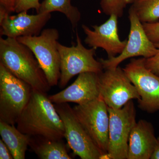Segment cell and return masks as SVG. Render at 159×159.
<instances>
[{
  "label": "cell",
  "instance_id": "obj_1",
  "mask_svg": "<svg viewBox=\"0 0 159 159\" xmlns=\"http://www.w3.org/2000/svg\"><path fill=\"white\" fill-rule=\"evenodd\" d=\"M53 103L46 93L32 89L16 122L18 129L29 136L52 139L64 138V125Z\"/></svg>",
  "mask_w": 159,
  "mask_h": 159
},
{
  "label": "cell",
  "instance_id": "obj_2",
  "mask_svg": "<svg viewBox=\"0 0 159 159\" xmlns=\"http://www.w3.org/2000/svg\"><path fill=\"white\" fill-rule=\"evenodd\" d=\"M0 63L33 89L47 93L51 89L45 74L32 51L16 39H4L1 36Z\"/></svg>",
  "mask_w": 159,
  "mask_h": 159
},
{
  "label": "cell",
  "instance_id": "obj_3",
  "mask_svg": "<svg viewBox=\"0 0 159 159\" xmlns=\"http://www.w3.org/2000/svg\"><path fill=\"white\" fill-rule=\"evenodd\" d=\"M59 33L55 29H44L36 36H22L16 39L32 51L50 86L57 85L61 76V59L58 49Z\"/></svg>",
  "mask_w": 159,
  "mask_h": 159
},
{
  "label": "cell",
  "instance_id": "obj_4",
  "mask_svg": "<svg viewBox=\"0 0 159 159\" xmlns=\"http://www.w3.org/2000/svg\"><path fill=\"white\" fill-rule=\"evenodd\" d=\"M31 86L0 63V121L16 125L31 96Z\"/></svg>",
  "mask_w": 159,
  "mask_h": 159
},
{
  "label": "cell",
  "instance_id": "obj_5",
  "mask_svg": "<svg viewBox=\"0 0 159 159\" xmlns=\"http://www.w3.org/2000/svg\"><path fill=\"white\" fill-rule=\"evenodd\" d=\"M73 109L83 128L106 159L109 142V114L108 107L100 97L93 101L77 104Z\"/></svg>",
  "mask_w": 159,
  "mask_h": 159
},
{
  "label": "cell",
  "instance_id": "obj_6",
  "mask_svg": "<svg viewBox=\"0 0 159 159\" xmlns=\"http://www.w3.org/2000/svg\"><path fill=\"white\" fill-rule=\"evenodd\" d=\"M61 59V76L58 84L63 88L74 76L86 72L99 73L103 70L102 64L95 59L97 49H87L82 44L77 33V44L67 47L58 43Z\"/></svg>",
  "mask_w": 159,
  "mask_h": 159
},
{
  "label": "cell",
  "instance_id": "obj_7",
  "mask_svg": "<svg viewBox=\"0 0 159 159\" xmlns=\"http://www.w3.org/2000/svg\"><path fill=\"white\" fill-rule=\"evenodd\" d=\"M109 142L106 159H128L129 140L135 125L136 111L133 100L122 108L108 107Z\"/></svg>",
  "mask_w": 159,
  "mask_h": 159
},
{
  "label": "cell",
  "instance_id": "obj_8",
  "mask_svg": "<svg viewBox=\"0 0 159 159\" xmlns=\"http://www.w3.org/2000/svg\"><path fill=\"white\" fill-rule=\"evenodd\" d=\"M65 127L64 138L75 155L81 159H104L105 155L94 143L68 103H54Z\"/></svg>",
  "mask_w": 159,
  "mask_h": 159
},
{
  "label": "cell",
  "instance_id": "obj_9",
  "mask_svg": "<svg viewBox=\"0 0 159 159\" xmlns=\"http://www.w3.org/2000/svg\"><path fill=\"white\" fill-rule=\"evenodd\" d=\"M99 97L109 108L119 109L130 100L140 99L136 89L119 66L99 74Z\"/></svg>",
  "mask_w": 159,
  "mask_h": 159
},
{
  "label": "cell",
  "instance_id": "obj_10",
  "mask_svg": "<svg viewBox=\"0 0 159 159\" xmlns=\"http://www.w3.org/2000/svg\"><path fill=\"white\" fill-rule=\"evenodd\" d=\"M123 70L140 96L139 108L149 113L159 111V76L146 68L145 58H133Z\"/></svg>",
  "mask_w": 159,
  "mask_h": 159
},
{
  "label": "cell",
  "instance_id": "obj_11",
  "mask_svg": "<svg viewBox=\"0 0 159 159\" xmlns=\"http://www.w3.org/2000/svg\"><path fill=\"white\" fill-rule=\"evenodd\" d=\"M130 31L125 49L121 54L107 59L100 58L104 70L115 68L125 60L142 56L145 58L154 56L158 50L154 43L148 38L143 28V24L131 8L129 10Z\"/></svg>",
  "mask_w": 159,
  "mask_h": 159
},
{
  "label": "cell",
  "instance_id": "obj_12",
  "mask_svg": "<svg viewBox=\"0 0 159 159\" xmlns=\"http://www.w3.org/2000/svg\"><path fill=\"white\" fill-rule=\"evenodd\" d=\"M118 18L116 15H111L108 20L102 25L92 26L93 30L85 25H82L86 34L85 43L92 48L103 49L107 53L108 58L121 54L127 42V39L122 41L119 38Z\"/></svg>",
  "mask_w": 159,
  "mask_h": 159
},
{
  "label": "cell",
  "instance_id": "obj_13",
  "mask_svg": "<svg viewBox=\"0 0 159 159\" xmlns=\"http://www.w3.org/2000/svg\"><path fill=\"white\" fill-rule=\"evenodd\" d=\"M27 11H21L14 15L7 14L0 19L1 36L17 39L39 35L51 18V13L30 15Z\"/></svg>",
  "mask_w": 159,
  "mask_h": 159
},
{
  "label": "cell",
  "instance_id": "obj_14",
  "mask_svg": "<svg viewBox=\"0 0 159 159\" xmlns=\"http://www.w3.org/2000/svg\"><path fill=\"white\" fill-rule=\"evenodd\" d=\"M48 97L54 103L82 104L93 101L99 97V74L86 72L80 74L70 85Z\"/></svg>",
  "mask_w": 159,
  "mask_h": 159
},
{
  "label": "cell",
  "instance_id": "obj_15",
  "mask_svg": "<svg viewBox=\"0 0 159 159\" xmlns=\"http://www.w3.org/2000/svg\"><path fill=\"white\" fill-rule=\"evenodd\" d=\"M157 142L152 124L145 120H139L129 136L128 159H151Z\"/></svg>",
  "mask_w": 159,
  "mask_h": 159
},
{
  "label": "cell",
  "instance_id": "obj_16",
  "mask_svg": "<svg viewBox=\"0 0 159 159\" xmlns=\"http://www.w3.org/2000/svg\"><path fill=\"white\" fill-rule=\"evenodd\" d=\"M62 139L30 136L29 146L41 159H71Z\"/></svg>",
  "mask_w": 159,
  "mask_h": 159
},
{
  "label": "cell",
  "instance_id": "obj_17",
  "mask_svg": "<svg viewBox=\"0 0 159 159\" xmlns=\"http://www.w3.org/2000/svg\"><path fill=\"white\" fill-rule=\"evenodd\" d=\"M15 125L0 121V135L14 159H25L30 136L21 132Z\"/></svg>",
  "mask_w": 159,
  "mask_h": 159
},
{
  "label": "cell",
  "instance_id": "obj_18",
  "mask_svg": "<svg viewBox=\"0 0 159 159\" xmlns=\"http://www.w3.org/2000/svg\"><path fill=\"white\" fill-rule=\"evenodd\" d=\"M54 11L64 14L74 29L77 27L81 18L80 11L71 4V0H44L41 3L37 13H51Z\"/></svg>",
  "mask_w": 159,
  "mask_h": 159
},
{
  "label": "cell",
  "instance_id": "obj_19",
  "mask_svg": "<svg viewBox=\"0 0 159 159\" xmlns=\"http://www.w3.org/2000/svg\"><path fill=\"white\" fill-rule=\"evenodd\" d=\"M130 8L142 23L156 22L159 19V0H138Z\"/></svg>",
  "mask_w": 159,
  "mask_h": 159
},
{
  "label": "cell",
  "instance_id": "obj_20",
  "mask_svg": "<svg viewBox=\"0 0 159 159\" xmlns=\"http://www.w3.org/2000/svg\"><path fill=\"white\" fill-rule=\"evenodd\" d=\"M126 4L125 0H101L100 6L103 13L107 15L114 14L122 17Z\"/></svg>",
  "mask_w": 159,
  "mask_h": 159
},
{
  "label": "cell",
  "instance_id": "obj_21",
  "mask_svg": "<svg viewBox=\"0 0 159 159\" xmlns=\"http://www.w3.org/2000/svg\"><path fill=\"white\" fill-rule=\"evenodd\" d=\"M40 4L39 0H17L15 12L19 13L23 11H28L31 9H34L37 13Z\"/></svg>",
  "mask_w": 159,
  "mask_h": 159
},
{
  "label": "cell",
  "instance_id": "obj_22",
  "mask_svg": "<svg viewBox=\"0 0 159 159\" xmlns=\"http://www.w3.org/2000/svg\"><path fill=\"white\" fill-rule=\"evenodd\" d=\"M143 28L149 39L153 43L159 42V22L142 23Z\"/></svg>",
  "mask_w": 159,
  "mask_h": 159
},
{
  "label": "cell",
  "instance_id": "obj_23",
  "mask_svg": "<svg viewBox=\"0 0 159 159\" xmlns=\"http://www.w3.org/2000/svg\"><path fill=\"white\" fill-rule=\"evenodd\" d=\"M154 44L157 48V53L152 57L145 58V64L147 69L159 76V42Z\"/></svg>",
  "mask_w": 159,
  "mask_h": 159
},
{
  "label": "cell",
  "instance_id": "obj_24",
  "mask_svg": "<svg viewBox=\"0 0 159 159\" xmlns=\"http://www.w3.org/2000/svg\"><path fill=\"white\" fill-rule=\"evenodd\" d=\"M17 0H0V19L15 12Z\"/></svg>",
  "mask_w": 159,
  "mask_h": 159
},
{
  "label": "cell",
  "instance_id": "obj_25",
  "mask_svg": "<svg viewBox=\"0 0 159 159\" xmlns=\"http://www.w3.org/2000/svg\"><path fill=\"white\" fill-rule=\"evenodd\" d=\"M0 159H14L9 148L2 139L0 140Z\"/></svg>",
  "mask_w": 159,
  "mask_h": 159
},
{
  "label": "cell",
  "instance_id": "obj_26",
  "mask_svg": "<svg viewBox=\"0 0 159 159\" xmlns=\"http://www.w3.org/2000/svg\"><path fill=\"white\" fill-rule=\"evenodd\" d=\"M151 159H159V136L157 138L156 145Z\"/></svg>",
  "mask_w": 159,
  "mask_h": 159
},
{
  "label": "cell",
  "instance_id": "obj_27",
  "mask_svg": "<svg viewBox=\"0 0 159 159\" xmlns=\"http://www.w3.org/2000/svg\"><path fill=\"white\" fill-rule=\"evenodd\" d=\"M137 1H138V0H125V2L126 4L128 5V4H133L135 2Z\"/></svg>",
  "mask_w": 159,
  "mask_h": 159
}]
</instances>
